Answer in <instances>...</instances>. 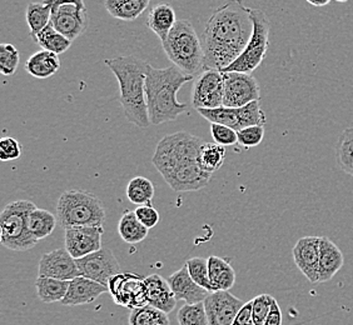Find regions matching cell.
<instances>
[{"instance_id":"obj_1","label":"cell","mask_w":353,"mask_h":325,"mask_svg":"<svg viewBox=\"0 0 353 325\" xmlns=\"http://www.w3.org/2000/svg\"><path fill=\"white\" fill-rule=\"evenodd\" d=\"M253 33L251 8L241 1H228L217 8L202 35L203 70L222 72L243 53Z\"/></svg>"},{"instance_id":"obj_2","label":"cell","mask_w":353,"mask_h":325,"mask_svg":"<svg viewBox=\"0 0 353 325\" xmlns=\"http://www.w3.org/2000/svg\"><path fill=\"white\" fill-rule=\"evenodd\" d=\"M202 144L199 136L187 132L165 136L158 143L152 162L174 191H197L211 182L212 174L203 171L198 164Z\"/></svg>"},{"instance_id":"obj_3","label":"cell","mask_w":353,"mask_h":325,"mask_svg":"<svg viewBox=\"0 0 353 325\" xmlns=\"http://www.w3.org/2000/svg\"><path fill=\"white\" fill-rule=\"evenodd\" d=\"M104 64L116 75L119 84V101L128 122L138 128H148L152 124L145 96L148 63L134 55H128L105 59Z\"/></svg>"},{"instance_id":"obj_4","label":"cell","mask_w":353,"mask_h":325,"mask_svg":"<svg viewBox=\"0 0 353 325\" xmlns=\"http://www.w3.org/2000/svg\"><path fill=\"white\" fill-rule=\"evenodd\" d=\"M190 81H193V76L184 74L176 67L158 69L148 64L145 96L150 123L153 125L174 122L188 109L187 104L178 102L176 93Z\"/></svg>"},{"instance_id":"obj_5","label":"cell","mask_w":353,"mask_h":325,"mask_svg":"<svg viewBox=\"0 0 353 325\" xmlns=\"http://www.w3.org/2000/svg\"><path fill=\"white\" fill-rule=\"evenodd\" d=\"M162 45L168 59L184 74L194 76L203 70L202 41L188 19L176 21Z\"/></svg>"},{"instance_id":"obj_6","label":"cell","mask_w":353,"mask_h":325,"mask_svg":"<svg viewBox=\"0 0 353 325\" xmlns=\"http://www.w3.org/2000/svg\"><path fill=\"white\" fill-rule=\"evenodd\" d=\"M57 217L64 229L78 227L103 228L105 208L102 200L90 191L65 190L57 203Z\"/></svg>"},{"instance_id":"obj_7","label":"cell","mask_w":353,"mask_h":325,"mask_svg":"<svg viewBox=\"0 0 353 325\" xmlns=\"http://www.w3.org/2000/svg\"><path fill=\"white\" fill-rule=\"evenodd\" d=\"M29 200H14L0 214V242L10 251H26L34 248L38 242L29 231L28 219L35 209Z\"/></svg>"},{"instance_id":"obj_8","label":"cell","mask_w":353,"mask_h":325,"mask_svg":"<svg viewBox=\"0 0 353 325\" xmlns=\"http://www.w3.org/2000/svg\"><path fill=\"white\" fill-rule=\"evenodd\" d=\"M251 18L253 21V33L243 53L239 55L237 61L228 68L222 70V73L237 72L251 74L253 70L259 68L265 61L268 44H270V32L271 21L265 12L259 9H251Z\"/></svg>"},{"instance_id":"obj_9","label":"cell","mask_w":353,"mask_h":325,"mask_svg":"<svg viewBox=\"0 0 353 325\" xmlns=\"http://www.w3.org/2000/svg\"><path fill=\"white\" fill-rule=\"evenodd\" d=\"M50 24L57 32L70 41L85 33L88 29V10L83 0L53 1Z\"/></svg>"},{"instance_id":"obj_10","label":"cell","mask_w":353,"mask_h":325,"mask_svg":"<svg viewBox=\"0 0 353 325\" xmlns=\"http://www.w3.org/2000/svg\"><path fill=\"white\" fill-rule=\"evenodd\" d=\"M204 119L211 124H221L239 132L242 129L261 125L265 127V114L261 108L259 101L251 103L242 108L199 109L197 110Z\"/></svg>"},{"instance_id":"obj_11","label":"cell","mask_w":353,"mask_h":325,"mask_svg":"<svg viewBox=\"0 0 353 325\" xmlns=\"http://www.w3.org/2000/svg\"><path fill=\"white\" fill-rule=\"evenodd\" d=\"M109 293L117 305L134 311L148 305L144 278L133 273H121L109 280Z\"/></svg>"},{"instance_id":"obj_12","label":"cell","mask_w":353,"mask_h":325,"mask_svg":"<svg viewBox=\"0 0 353 325\" xmlns=\"http://www.w3.org/2000/svg\"><path fill=\"white\" fill-rule=\"evenodd\" d=\"M261 90L252 74L228 72L223 73V107L242 108L259 101Z\"/></svg>"},{"instance_id":"obj_13","label":"cell","mask_w":353,"mask_h":325,"mask_svg":"<svg viewBox=\"0 0 353 325\" xmlns=\"http://www.w3.org/2000/svg\"><path fill=\"white\" fill-rule=\"evenodd\" d=\"M77 265L81 277L90 279L99 284L108 286L109 280L121 274V266L113 251L108 248L89 254L82 259H77Z\"/></svg>"},{"instance_id":"obj_14","label":"cell","mask_w":353,"mask_h":325,"mask_svg":"<svg viewBox=\"0 0 353 325\" xmlns=\"http://www.w3.org/2000/svg\"><path fill=\"white\" fill-rule=\"evenodd\" d=\"M192 104L199 109L223 107V73L219 70H205L198 76L192 93Z\"/></svg>"},{"instance_id":"obj_15","label":"cell","mask_w":353,"mask_h":325,"mask_svg":"<svg viewBox=\"0 0 353 325\" xmlns=\"http://www.w3.org/2000/svg\"><path fill=\"white\" fill-rule=\"evenodd\" d=\"M38 277L72 282L73 279L81 277V273L74 258L65 248H61L46 253L41 258Z\"/></svg>"},{"instance_id":"obj_16","label":"cell","mask_w":353,"mask_h":325,"mask_svg":"<svg viewBox=\"0 0 353 325\" xmlns=\"http://www.w3.org/2000/svg\"><path fill=\"white\" fill-rule=\"evenodd\" d=\"M210 325H232L243 303L231 291L211 293L203 302Z\"/></svg>"},{"instance_id":"obj_17","label":"cell","mask_w":353,"mask_h":325,"mask_svg":"<svg viewBox=\"0 0 353 325\" xmlns=\"http://www.w3.org/2000/svg\"><path fill=\"white\" fill-rule=\"evenodd\" d=\"M103 228L78 227L65 229L64 244L72 257L82 259L102 249Z\"/></svg>"},{"instance_id":"obj_18","label":"cell","mask_w":353,"mask_h":325,"mask_svg":"<svg viewBox=\"0 0 353 325\" xmlns=\"http://www.w3.org/2000/svg\"><path fill=\"white\" fill-rule=\"evenodd\" d=\"M321 237H303L293 247L292 255L299 271L311 283H319Z\"/></svg>"},{"instance_id":"obj_19","label":"cell","mask_w":353,"mask_h":325,"mask_svg":"<svg viewBox=\"0 0 353 325\" xmlns=\"http://www.w3.org/2000/svg\"><path fill=\"white\" fill-rule=\"evenodd\" d=\"M168 283L170 285V289L173 291L176 302L183 300L185 304H199L203 303L208 295L211 294L210 291L201 288L199 285L190 278V273L187 265L184 264L179 271L173 273L168 278Z\"/></svg>"},{"instance_id":"obj_20","label":"cell","mask_w":353,"mask_h":325,"mask_svg":"<svg viewBox=\"0 0 353 325\" xmlns=\"http://www.w3.org/2000/svg\"><path fill=\"white\" fill-rule=\"evenodd\" d=\"M105 293H109L108 286L84 277H78L70 282L68 293L61 304L67 306L90 304Z\"/></svg>"},{"instance_id":"obj_21","label":"cell","mask_w":353,"mask_h":325,"mask_svg":"<svg viewBox=\"0 0 353 325\" xmlns=\"http://www.w3.org/2000/svg\"><path fill=\"white\" fill-rule=\"evenodd\" d=\"M144 282L147 286L148 304L165 314L173 312L176 308V299L170 289L168 280H165L159 274H152L144 278Z\"/></svg>"},{"instance_id":"obj_22","label":"cell","mask_w":353,"mask_h":325,"mask_svg":"<svg viewBox=\"0 0 353 325\" xmlns=\"http://www.w3.org/2000/svg\"><path fill=\"white\" fill-rule=\"evenodd\" d=\"M345 258L340 248L330 238L321 237L319 240V283H326L341 271Z\"/></svg>"},{"instance_id":"obj_23","label":"cell","mask_w":353,"mask_h":325,"mask_svg":"<svg viewBox=\"0 0 353 325\" xmlns=\"http://www.w3.org/2000/svg\"><path fill=\"white\" fill-rule=\"evenodd\" d=\"M176 21L174 9L170 4L162 3L152 7L147 18V25L163 43L167 41Z\"/></svg>"},{"instance_id":"obj_24","label":"cell","mask_w":353,"mask_h":325,"mask_svg":"<svg viewBox=\"0 0 353 325\" xmlns=\"http://www.w3.org/2000/svg\"><path fill=\"white\" fill-rule=\"evenodd\" d=\"M59 69H61L59 56L47 50L37 52L35 54L29 56L26 63V70L28 74L41 81L57 74Z\"/></svg>"},{"instance_id":"obj_25","label":"cell","mask_w":353,"mask_h":325,"mask_svg":"<svg viewBox=\"0 0 353 325\" xmlns=\"http://www.w3.org/2000/svg\"><path fill=\"white\" fill-rule=\"evenodd\" d=\"M208 260V271L212 286L216 291H230L236 283V271L231 263L223 258L212 257Z\"/></svg>"},{"instance_id":"obj_26","label":"cell","mask_w":353,"mask_h":325,"mask_svg":"<svg viewBox=\"0 0 353 325\" xmlns=\"http://www.w3.org/2000/svg\"><path fill=\"white\" fill-rule=\"evenodd\" d=\"M150 6V0H107L104 7L109 15L119 21L138 19Z\"/></svg>"},{"instance_id":"obj_27","label":"cell","mask_w":353,"mask_h":325,"mask_svg":"<svg viewBox=\"0 0 353 325\" xmlns=\"http://www.w3.org/2000/svg\"><path fill=\"white\" fill-rule=\"evenodd\" d=\"M118 233L123 242L128 244H138L143 242L150 229H147L137 218L134 210H125L118 223Z\"/></svg>"},{"instance_id":"obj_28","label":"cell","mask_w":353,"mask_h":325,"mask_svg":"<svg viewBox=\"0 0 353 325\" xmlns=\"http://www.w3.org/2000/svg\"><path fill=\"white\" fill-rule=\"evenodd\" d=\"M53 1H41V3H30L27 7L28 27L29 34L34 41L37 35L44 30L50 24Z\"/></svg>"},{"instance_id":"obj_29","label":"cell","mask_w":353,"mask_h":325,"mask_svg":"<svg viewBox=\"0 0 353 325\" xmlns=\"http://www.w3.org/2000/svg\"><path fill=\"white\" fill-rule=\"evenodd\" d=\"M69 284H70V282L43 278V277H38L35 280L38 298L41 299L43 303H47V304L57 303V302L61 303L68 293Z\"/></svg>"},{"instance_id":"obj_30","label":"cell","mask_w":353,"mask_h":325,"mask_svg":"<svg viewBox=\"0 0 353 325\" xmlns=\"http://www.w3.org/2000/svg\"><path fill=\"white\" fill-rule=\"evenodd\" d=\"M57 218L49 210L35 208L28 219L29 231L37 242H41L44 238L49 237L57 227Z\"/></svg>"},{"instance_id":"obj_31","label":"cell","mask_w":353,"mask_h":325,"mask_svg":"<svg viewBox=\"0 0 353 325\" xmlns=\"http://www.w3.org/2000/svg\"><path fill=\"white\" fill-rule=\"evenodd\" d=\"M225 156L227 151L224 147H221L216 143H203L198 153L199 168L208 174H213L214 171L222 168Z\"/></svg>"},{"instance_id":"obj_32","label":"cell","mask_w":353,"mask_h":325,"mask_svg":"<svg viewBox=\"0 0 353 325\" xmlns=\"http://www.w3.org/2000/svg\"><path fill=\"white\" fill-rule=\"evenodd\" d=\"M35 43L43 49L50 53L59 55L65 53L72 47L73 41L67 39L64 35L57 32L52 24H49L44 30H41L34 39Z\"/></svg>"},{"instance_id":"obj_33","label":"cell","mask_w":353,"mask_h":325,"mask_svg":"<svg viewBox=\"0 0 353 325\" xmlns=\"http://www.w3.org/2000/svg\"><path fill=\"white\" fill-rule=\"evenodd\" d=\"M125 194L130 203L136 204L138 207L147 205L154 197V185L144 176H136L127 185Z\"/></svg>"},{"instance_id":"obj_34","label":"cell","mask_w":353,"mask_h":325,"mask_svg":"<svg viewBox=\"0 0 353 325\" xmlns=\"http://www.w3.org/2000/svg\"><path fill=\"white\" fill-rule=\"evenodd\" d=\"M336 160L341 169L353 176V127L341 134L336 144Z\"/></svg>"},{"instance_id":"obj_35","label":"cell","mask_w":353,"mask_h":325,"mask_svg":"<svg viewBox=\"0 0 353 325\" xmlns=\"http://www.w3.org/2000/svg\"><path fill=\"white\" fill-rule=\"evenodd\" d=\"M130 325H170L168 314L158 311L152 305H144L132 311L128 319Z\"/></svg>"},{"instance_id":"obj_36","label":"cell","mask_w":353,"mask_h":325,"mask_svg":"<svg viewBox=\"0 0 353 325\" xmlns=\"http://www.w3.org/2000/svg\"><path fill=\"white\" fill-rule=\"evenodd\" d=\"M187 268L190 273V278L193 279L201 288H203L210 293H214L212 286L211 279H210V271H208V260L204 258H190L187 260Z\"/></svg>"},{"instance_id":"obj_37","label":"cell","mask_w":353,"mask_h":325,"mask_svg":"<svg viewBox=\"0 0 353 325\" xmlns=\"http://www.w3.org/2000/svg\"><path fill=\"white\" fill-rule=\"evenodd\" d=\"M179 325H210L203 303L184 304L176 314Z\"/></svg>"},{"instance_id":"obj_38","label":"cell","mask_w":353,"mask_h":325,"mask_svg":"<svg viewBox=\"0 0 353 325\" xmlns=\"http://www.w3.org/2000/svg\"><path fill=\"white\" fill-rule=\"evenodd\" d=\"M21 61V54L13 44L3 43L0 45V72L6 76H12L17 73Z\"/></svg>"},{"instance_id":"obj_39","label":"cell","mask_w":353,"mask_h":325,"mask_svg":"<svg viewBox=\"0 0 353 325\" xmlns=\"http://www.w3.org/2000/svg\"><path fill=\"white\" fill-rule=\"evenodd\" d=\"M276 299L270 294H261L252 299V322L253 325L265 324V319L271 312L272 304Z\"/></svg>"},{"instance_id":"obj_40","label":"cell","mask_w":353,"mask_h":325,"mask_svg":"<svg viewBox=\"0 0 353 325\" xmlns=\"http://www.w3.org/2000/svg\"><path fill=\"white\" fill-rule=\"evenodd\" d=\"M238 144L245 149L259 145L265 138V127L256 125L250 128L242 129L237 132Z\"/></svg>"},{"instance_id":"obj_41","label":"cell","mask_w":353,"mask_h":325,"mask_svg":"<svg viewBox=\"0 0 353 325\" xmlns=\"http://www.w3.org/2000/svg\"><path fill=\"white\" fill-rule=\"evenodd\" d=\"M23 147L15 138L6 136L0 140V160L1 162H13L21 158Z\"/></svg>"},{"instance_id":"obj_42","label":"cell","mask_w":353,"mask_h":325,"mask_svg":"<svg viewBox=\"0 0 353 325\" xmlns=\"http://www.w3.org/2000/svg\"><path fill=\"white\" fill-rule=\"evenodd\" d=\"M211 134L213 140L221 147H230L238 143L237 132L221 124H211Z\"/></svg>"},{"instance_id":"obj_43","label":"cell","mask_w":353,"mask_h":325,"mask_svg":"<svg viewBox=\"0 0 353 325\" xmlns=\"http://www.w3.org/2000/svg\"><path fill=\"white\" fill-rule=\"evenodd\" d=\"M134 213H136L138 220H139L147 229H153L157 224L159 223V220H161L158 210H157L152 204L138 207V208L134 210Z\"/></svg>"},{"instance_id":"obj_44","label":"cell","mask_w":353,"mask_h":325,"mask_svg":"<svg viewBox=\"0 0 353 325\" xmlns=\"http://www.w3.org/2000/svg\"><path fill=\"white\" fill-rule=\"evenodd\" d=\"M252 300L245 303L232 325H252Z\"/></svg>"},{"instance_id":"obj_45","label":"cell","mask_w":353,"mask_h":325,"mask_svg":"<svg viewBox=\"0 0 353 325\" xmlns=\"http://www.w3.org/2000/svg\"><path fill=\"white\" fill-rule=\"evenodd\" d=\"M282 311L279 306V302L274 300L272 304L271 312L268 314V317L265 319L263 325H282Z\"/></svg>"},{"instance_id":"obj_46","label":"cell","mask_w":353,"mask_h":325,"mask_svg":"<svg viewBox=\"0 0 353 325\" xmlns=\"http://www.w3.org/2000/svg\"><path fill=\"white\" fill-rule=\"evenodd\" d=\"M308 4H311V6H313V7H325V6H328V4H330V1H328V0H325V1L308 0Z\"/></svg>"},{"instance_id":"obj_47","label":"cell","mask_w":353,"mask_h":325,"mask_svg":"<svg viewBox=\"0 0 353 325\" xmlns=\"http://www.w3.org/2000/svg\"><path fill=\"white\" fill-rule=\"evenodd\" d=\"M252 325H253V324H252Z\"/></svg>"}]
</instances>
